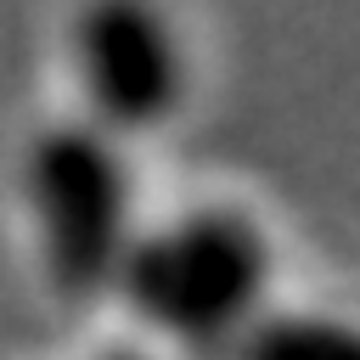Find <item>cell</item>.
<instances>
[{"instance_id":"obj_1","label":"cell","mask_w":360,"mask_h":360,"mask_svg":"<svg viewBox=\"0 0 360 360\" xmlns=\"http://www.w3.org/2000/svg\"><path fill=\"white\" fill-rule=\"evenodd\" d=\"M281 236L242 191H197L146 208L112 276L107 309L124 338L163 360L231 354L248 326L281 304Z\"/></svg>"},{"instance_id":"obj_2","label":"cell","mask_w":360,"mask_h":360,"mask_svg":"<svg viewBox=\"0 0 360 360\" xmlns=\"http://www.w3.org/2000/svg\"><path fill=\"white\" fill-rule=\"evenodd\" d=\"M11 208L34 281L73 309H107L112 276L146 214L135 146L68 107L22 129L11 152Z\"/></svg>"},{"instance_id":"obj_3","label":"cell","mask_w":360,"mask_h":360,"mask_svg":"<svg viewBox=\"0 0 360 360\" xmlns=\"http://www.w3.org/2000/svg\"><path fill=\"white\" fill-rule=\"evenodd\" d=\"M56 62L68 84V112L124 146H141L180 124L197 96L191 34L158 0L73 6L56 34Z\"/></svg>"},{"instance_id":"obj_4","label":"cell","mask_w":360,"mask_h":360,"mask_svg":"<svg viewBox=\"0 0 360 360\" xmlns=\"http://www.w3.org/2000/svg\"><path fill=\"white\" fill-rule=\"evenodd\" d=\"M225 360H360V309L270 304Z\"/></svg>"},{"instance_id":"obj_5","label":"cell","mask_w":360,"mask_h":360,"mask_svg":"<svg viewBox=\"0 0 360 360\" xmlns=\"http://www.w3.org/2000/svg\"><path fill=\"white\" fill-rule=\"evenodd\" d=\"M73 360H163V354H152V349H141L135 338H107V343H96V349H84V354H73Z\"/></svg>"}]
</instances>
